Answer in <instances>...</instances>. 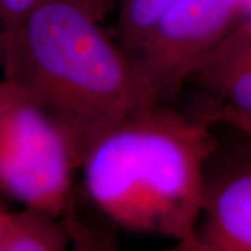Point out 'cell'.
Listing matches in <instances>:
<instances>
[{"label":"cell","mask_w":251,"mask_h":251,"mask_svg":"<svg viewBox=\"0 0 251 251\" xmlns=\"http://www.w3.org/2000/svg\"><path fill=\"white\" fill-rule=\"evenodd\" d=\"M212 125L208 116L153 103L109 127L80 165L92 205L113 227L187 249L202 209L206 166L219 143Z\"/></svg>","instance_id":"6da1fadb"},{"label":"cell","mask_w":251,"mask_h":251,"mask_svg":"<svg viewBox=\"0 0 251 251\" xmlns=\"http://www.w3.org/2000/svg\"><path fill=\"white\" fill-rule=\"evenodd\" d=\"M100 23L75 0H41L13 32H1L3 78L53 117L80 165L99 134L156 103L133 57Z\"/></svg>","instance_id":"7a4b0ae2"},{"label":"cell","mask_w":251,"mask_h":251,"mask_svg":"<svg viewBox=\"0 0 251 251\" xmlns=\"http://www.w3.org/2000/svg\"><path fill=\"white\" fill-rule=\"evenodd\" d=\"M77 155L57 122L14 82L0 80V200L54 218L74 206Z\"/></svg>","instance_id":"3957f363"},{"label":"cell","mask_w":251,"mask_h":251,"mask_svg":"<svg viewBox=\"0 0 251 251\" xmlns=\"http://www.w3.org/2000/svg\"><path fill=\"white\" fill-rule=\"evenodd\" d=\"M251 16V0H179L130 54L156 103H169L191 73Z\"/></svg>","instance_id":"277c9868"},{"label":"cell","mask_w":251,"mask_h":251,"mask_svg":"<svg viewBox=\"0 0 251 251\" xmlns=\"http://www.w3.org/2000/svg\"><path fill=\"white\" fill-rule=\"evenodd\" d=\"M237 134L232 147L218 143L208 162L201 215L183 251H251V137Z\"/></svg>","instance_id":"5b68a950"},{"label":"cell","mask_w":251,"mask_h":251,"mask_svg":"<svg viewBox=\"0 0 251 251\" xmlns=\"http://www.w3.org/2000/svg\"><path fill=\"white\" fill-rule=\"evenodd\" d=\"M188 82L212 94L222 106L251 117V16L198 64Z\"/></svg>","instance_id":"8992f818"},{"label":"cell","mask_w":251,"mask_h":251,"mask_svg":"<svg viewBox=\"0 0 251 251\" xmlns=\"http://www.w3.org/2000/svg\"><path fill=\"white\" fill-rule=\"evenodd\" d=\"M70 229L64 218L31 209L13 212L0 234V251H69Z\"/></svg>","instance_id":"52a82bcc"},{"label":"cell","mask_w":251,"mask_h":251,"mask_svg":"<svg viewBox=\"0 0 251 251\" xmlns=\"http://www.w3.org/2000/svg\"><path fill=\"white\" fill-rule=\"evenodd\" d=\"M177 1L179 0H120L117 25L120 46L128 54L133 53L156 20Z\"/></svg>","instance_id":"ba28073f"},{"label":"cell","mask_w":251,"mask_h":251,"mask_svg":"<svg viewBox=\"0 0 251 251\" xmlns=\"http://www.w3.org/2000/svg\"><path fill=\"white\" fill-rule=\"evenodd\" d=\"M70 229L69 251H122L113 226L81 219L75 206L64 216Z\"/></svg>","instance_id":"9c48e42d"},{"label":"cell","mask_w":251,"mask_h":251,"mask_svg":"<svg viewBox=\"0 0 251 251\" xmlns=\"http://www.w3.org/2000/svg\"><path fill=\"white\" fill-rule=\"evenodd\" d=\"M41 0H0V32L10 34Z\"/></svg>","instance_id":"30bf717a"},{"label":"cell","mask_w":251,"mask_h":251,"mask_svg":"<svg viewBox=\"0 0 251 251\" xmlns=\"http://www.w3.org/2000/svg\"><path fill=\"white\" fill-rule=\"evenodd\" d=\"M206 116L211 119L212 123L227 126L229 128L237 130L243 134L251 137V117L242 115L233 109L219 105L212 112L206 113Z\"/></svg>","instance_id":"8fae6325"},{"label":"cell","mask_w":251,"mask_h":251,"mask_svg":"<svg viewBox=\"0 0 251 251\" xmlns=\"http://www.w3.org/2000/svg\"><path fill=\"white\" fill-rule=\"evenodd\" d=\"M75 1H78L85 9L90 10L91 13L100 21L105 18L113 4V0H75Z\"/></svg>","instance_id":"7c38bea8"},{"label":"cell","mask_w":251,"mask_h":251,"mask_svg":"<svg viewBox=\"0 0 251 251\" xmlns=\"http://www.w3.org/2000/svg\"><path fill=\"white\" fill-rule=\"evenodd\" d=\"M11 214H13V212L9 211L7 206L3 204V200H0V234L3 232V229L6 227V225L9 222Z\"/></svg>","instance_id":"4fadbf2b"},{"label":"cell","mask_w":251,"mask_h":251,"mask_svg":"<svg viewBox=\"0 0 251 251\" xmlns=\"http://www.w3.org/2000/svg\"><path fill=\"white\" fill-rule=\"evenodd\" d=\"M3 59H4V38H3V34L0 32V69L3 66Z\"/></svg>","instance_id":"5bb4252c"}]
</instances>
